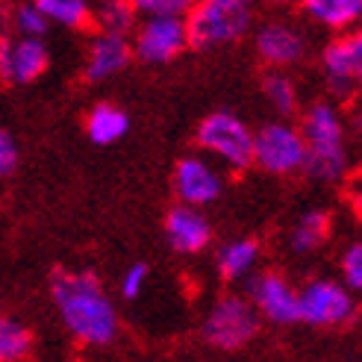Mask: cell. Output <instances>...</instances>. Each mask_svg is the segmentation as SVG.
<instances>
[{"mask_svg":"<svg viewBox=\"0 0 362 362\" xmlns=\"http://www.w3.org/2000/svg\"><path fill=\"white\" fill-rule=\"evenodd\" d=\"M351 204H354V212L362 218V186H356V189L351 192Z\"/></svg>","mask_w":362,"mask_h":362,"instance_id":"obj_30","label":"cell"},{"mask_svg":"<svg viewBox=\"0 0 362 362\" xmlns=\"http://www.w3.org/2000/svg\"><path fill=\"white\" fill-rule=\"evenodd\" d=\"M35 6L45 12L50 24H59L68 30H83L92 21V9L86 0H35Z\"/></svg>","mask_w":362,"mask_h":362,"instance_id":"obj_21","label":"cell"},{"mask_svg":"<svg viewBox=\"0 0 362 362\" xmlns=\"http://www.w3.org/2000/svg\"><path fill=\"white\" fill-rule=\"evenodd\" d=\"M47 47L33 35H15L0 42V77L12 86H27L47 71Z\"/></svg>","mask_w":362,"mask_h":362,"instance_id":"obj_8","label":"cell"},{"mask_svg":"<svg viewBox=\"0 0 362 362\" xmlns=\"http://www.w3.org/2000/svg\"><path fill=\"white\" fill-rule=\"evenodd\" d=\"M144 283H148V265L136 262V265H130V268L124 271V277H121V295H124L127 300L139 298L141 288H144Z\"/></svg>","mask_w":362,"mask_h":362,"instance_id":"obj_28","label":"cell"},{"mask_svg":"<svg viewBox=\"0 0 362 362\" xmlns=\"http://www.w3.org/2000/svg\"><path fill=\"white\" fill-rule=\"evenodd\" d=\"M257 50L268 65L286 68V65H295L303 57L306 47H303V39L298 30L286 27V24H268L257 35Z\"/></svg>","mask_w":362,"mask_h":362,"instance_id":"obj_14","label":"cell"},{"mask_svg":"<svg viewBox=\"0 0 362 362\" xmlns=\"http://www.w3.org/2000/svg\"><path fill=\"white\" fill-rule=\"evenodd\" d=\"M33 351V336L18 321L0 315V362H18Z\"/></svg>","mask_w":362,"mask_h":362,"instance_id":"obj_22","label":"cell"},{"mask_svg":"<svg viewBox=\"0 0 362 362\" xmlns=\"http://www.w3.org/2000/svg\"><path fill=\"white\" fill-rule=\"evenodd\" d=\"M259 259V245L253 239H239V242H230L227 247H221L218 253V271L221 277L227 280H239L245 274H250L253 265Z\"/></svg>","mask_w":362,"mask_h":362,"instance_id":"obj_19","label":"cell"},{"mask_svg":"<svg viewBox=\"0 0 362 362\" xmlns=\"http://www.w3.org/2000/svg\"><path fill=\"white\" fill-rule=\"evenodd\" d=\"M259 333V313L253 303L236 295H227L212 306V313L204 324V336L218 351H239L253 336Z\"/></svg>","mask_w":362,"mask_h":362,"instance_id":"obj_4","label":"cell"},{"mask_svg":"<svg viewBox=\"0 0 362 362\" xmlns=\"http://www.w3.org/2000/svg\"><path fill=\"white\" fill-rule=\"evenodd\" d=\"M165 236L177 253H197L209 245L212 230H209V221L201 215V206L180 204L165 218Z\"/></svg>","mask_w":362,"mask_h":362,"instance_id":"obj_13","label":"cell"},{"mask_svg":"<svg viewBox=\"0 0 362 362\" xmlns=\"http://www.w3.org/2000/svg\"><path fill=\"white\" fill-rule=\"evenodd\" d=\"M186 47H189L186 18H180V15H151V18H144L139 33H136V42H133V53L141 62H151V65L171 62Z\"/></svg>","mask_w":362,"mask_h":362,"instance_id":"obj_6","label":"cell"},{"mask_svg":"<svg viewBox=\"0 0 362 362\" xmlns=\"http://www.w3.org/2000/svg\"><path fill=\"white\" fill-rule=\"evenodd\" d=\"M192 4L194 0H133V6L141 18H151V15H180V18H186Z\"/></svg>","mask_w":362,"mask_h":362,"instance_id":"obj_26","label":"cell"},{"mask_svg":"<svg viewBox=\"0 0 362 362\" xmlns=\"http://www.w3.org/2000/svg\"><path fill=\"white\" fill-rule=\"evenodd\" d=\"M224 4H245V6H250L253 0H224Z\"/></svg>","mask_w":362,"mask_h":362,"instance_id":"obj_31","label":"cell"},{"mask_svg":"<svg viewBox=\"0 0 362 362\" xmlns=\"http://www.w3.org/2000/svg\"><path fill=\"white\" fill-rule=\"evenodd\" d=\"M327 233H330L327 212H321V209L303 212L300 221H298V227L292 230V250H295V253H313L315 247L324 245Z\"/></svg>","mask_w":362,"mask_h":362,"instance_id":"obj_20","label":"cell"},{"mask_svg":"<svg viewBox=\"0 0 362 362\" xmlns=\"http://www.w3.org/2000/svg\"><path fill=\"white\" fill-rule=\"evenodd\" d=\"M306 174L318 183H336V180L345 177L348 171V153H345V144H306V153H303V165Z\"/></svg>","mask_w":362,"mask_h":362,"instance_id":"obj_15","label":"cell"},{"mask_svg":"<svg viewBox=\"0 0 362 362\" xmlns=\"http://www.w3.org/2000/svg\"><path fill=\"white\" fill-rule=\"evenodd\" d=\"M298 303H300V321L315 324V327H336V324L351 321L356 313L351 288L333 280H313L298 295Z\"/></svg>","mask_w":362,"mask_h":362,"instance_id":"obj_7","label":"cell"},{"mask_svg":"<svg viewBox=\"0 0 362 362\" xmlns=\"http://www.w3.org/2000/svg\"><path fill=\"white\" fill-rule=\"evenodd\" d=\"M133 59V45L127 42V35L121 33H100L98 39L88 47V59H86V80L100 83L110 80L130 65Z\"/></svg>","mask_w":362,"mask_h":362,"instance_id":"obj_12","label":"cell"},{"mask_svg":"<svg viewBox=\"0 0 362 362\" xmlns=\"http://www.w3.org/2000/svg\"><path fill=\"white\" fill-rule=\"evenodd\" d=\"M53 300L62 324L77 341L88 348L112 345L118 336V313L92 274H57Z\"/></svg>","mask_w":362,"mask_h":362,"instance_id":"obj_1","label":"cell"},{"mask_svg":"<svg viewBox=\"0 0 362 362\" xmlns=\"http://www.w3.org/2000/svg\"><path fill=\"white\" fill-rule=\"evenodd\" d=\"M359 174H362V162H359Z\"/></svg>","mask_w":362,"mask_h":362,"instance_id":"obj_33","label":"cell"},{"mask_svg":"<svg viewBox=\"0 0 362 362\" xmlns=\"http://www.w3.org/2000/svg\"><path fill=\"white\" fill-rule=\"evenodd\" d=\"M274 4H286V0H274Z\"/></svg>","mask_w":362,"mask_h":362,"instance_id":"obj_32","label":"cell"},{"mask_svg":"<svg viewBox=\"0 0 362 362\" xmlns=\"http://www.w3.org/2000/svg\"><path fill=\"white\" fill-rule=\"evenodd\" d=\"M15 165H18V148H15V141L0 130V174H9Z\"/></svg>","mask_w":362,"mask_h":362,"instance_id":"obj_29","label":"cell"},{"mask_svg":"<svg viewBox=\"0 0 362 362\" xmlns=\"http://www.w3.org/2000/svg\"><path fill=\"white\" fill-rule=\"evenodd\" d=\"M306 144H339L345 139V124L330 103H315L310 112L303 115V130Z\"/></svg>","mask_w":362,"mask_h":362,"instance_id":"obj_17","label":"cell"},{"mask_svg":"<svg viewBox=\"0 0 362 362\" xmlns=\"http://www.w3.org/2000/svg\"><path fill=\"white\" fill-rule=\"evenodd\" d=\"M300 6L327 30H345L362 21V0H300Z\"/></svg>","mask_w":362,"mask_h":362,"instance_id":"obj_16","label":"cell"},{"mask_svg":"<svg viewBox=\"0 0 362 362\" xmlns=\"http://www.w3.org/2000/svg\"><path fill=\"white\" fill-rule=\"evenodd\" d=\"M324 71L327 80L339 92H351L354 86H362V30L339 35L324 50Z\"/></svg>","mask_w":362,"mask_h":362,"instance_id":"obj_10","label":"cell"},{"mask_svg":"<svg viewBox=\"0 0 362 362\" xmlns=\"http://www.w3.org/2000/svg\"><path fill=\"white\" fill-rule=\"evenodd\" d=\"M247 292H250L253 310H257L259 315H265L268 321H274V324L300 321L298 292L280 274H257L247 283Z\"/></svg>","mask_w":362,"mask_h":362,"instance_id":"obj_9","label":"cell"},{"mask_svg":"<svg viewBox=\"0 0 362 362\" xmlns=\"http://www.w3.org/2000/svg\"><path fill=\"white\" fill-rule=\"evenodd\" d=\"M341 277L351 292H362V245H351L341 257Z\"/></svg>","mask_w":362,"mask_h":362,"instance_id":"obj_27","label":"cell"},{"mask_svg":"<svg viewBox=\"0 0 362 362\" xmlns=\"http://www.w3.org/2000/svg\"><path fill=\"white\" fill-rule=\"evenodd\" d=\"M174 192L183 204L189 206H206L212 201H218L221 194V177L212 171L209 162L186 156L177 162L174 168Z\"/></svg>","mask_w":362,"mask_h":362,"instance_id":"obj_11","label":"cell"},{"mask_svg":"<svg viewBox=\"0 0 362 362\" xmlns=\"http://www.w3.org/2000/svg\"><path fill=\"white\" fill-rule=\"evenodd\" d=\"M127 127H130V118H127L118 106H112V103L95 106V110L88 112V118H86V133H88V139L98 141V144L118 141L127 133Z\"/></svg>","mask_w":362,"mask_h":362,"instance_id":"obj_18","label":"cell"},{"mask_svg":"<svg viewBox=\"0 0 362 362\" xmlns=\"http://www.w3.org/2000/svg\"><path fill=\"white\" fill-rule=\"evenodd\" d=\"M197 144L221 159L233 171H245L253 162V133L233 112H212L197 127Z\"/></svg>","mask_w":362,"mask_h":362,"instance_id":"obj_3","label":"cell"},{"mask_svg":"<svg viewBox=\"0 0 362 362\" xmlns=\"http://www.w3.org/2000/svg\"><path fill=\"white\" fill-rule=\"evenodd\" d=\"M303 153H306V141L300 130L288 124H268L253 136V162L268 174L300 171Z\"/></svg>","mask_w":362,"mask_h":362,"instance_id":"obj_5","label":"cell"},{"mask_svg":"<svg viewBox=\"0 0 362 362\" xmlns=\"http://www.w3.org/2000/svg\"><path fill=\"white\" fill-rule=\"evenodd\" d=\"M12 27L15 35H33V39H45V33L50 30V21L45 18V12L33 4H21L12 12Z\"/></svg>","mask_w":362,"mask_h":362,"instance_id":"obj_25","label":"cell"},{"mask_svg":"<svg viewBox=\"0 0 362 362\" xmlns=\"http://www.w3.org/2000/svg\"><path fill=\"white\" fill-rule=\"evenodd\" d=\"M136 6H133V0H106V4L100 6L98 12V24L103 33H121L127 35L133 27H136Z\"/></svg>","mask_w":362,"mask_h":362,"instance_id":"obj_23","label":"cell"},{"mask_svg":"<svg viewBox=\"0 0 362 362\" xmlns=\"http://www.w3.org/2000/svg\"><path fill=\"white\" fill-rule=\"evenodd\" d=\"M250 27V6L224 4V0H201L186 12V35L197 50H209L215 45H230L242 39Z\"/></svg>","mask_w":362,"mask_h":362,"instance_id":"obj_2","label":"cell"},{"mask_svg":"<svg viewBox=\"0 0 362 362\" xmlns=\"http://www.w3.org/2000/svg\"><path fill=\"white\" fill-rule=\"evenodd\" d=\"M262 92L280 115H292L298 110V88L286 74H268L262 80Z\"/></svg>","mask_w":362,"mask_h":362,"instance_id":"obj_24","label":"cell"}]
</instances>
